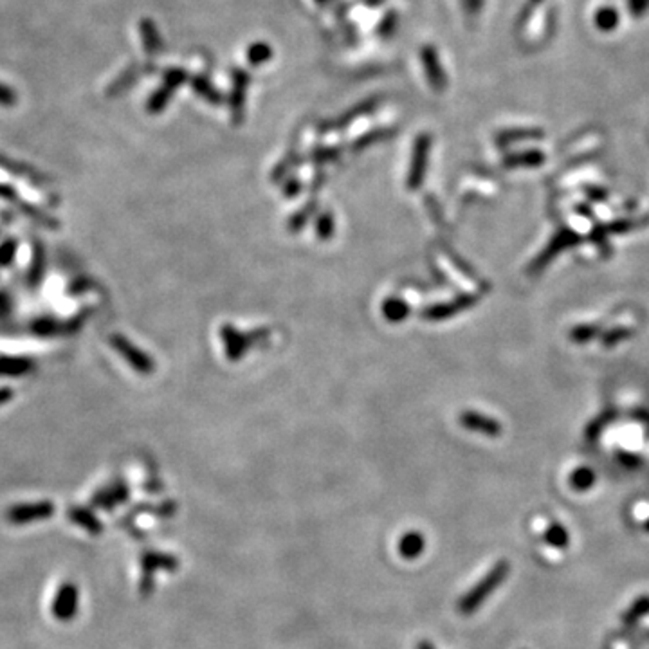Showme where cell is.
Returning <instances> with one entry per match:
<instances>
[{"mask_svg": "<svg viewBox=\"0 0 649 649\" xmlns=\"http://www.w3.org/2000/svg\"><path fill=\"white\" fill-rule=\"evenodd\" d=\"M31 368H33L31 359L0 357V374L2 375H13V377H18V375L28 374Z\"/></svg>", "mask_w": 649, "mask_h": 649, "instance_id": "cell-13", "label": "cell"}, {"mask_svg": "<svg viewBox=\"0 0 649 649\" xmlns=\"http://www.w3.org/2000/svg\"><path fill=\"white\" fill-rule=\"evenodd\" d=\"M645 531H649V521H648V525H645Z\"/></svg>", "mask_w": 649, "mask_h": 649, "instance_id": "cell-29", "label": "cell"}, {"mask_svg": "<svg viewBox=\"0 0 649 649\" xmlns=\"http://www.w3.org/2000/svg\"><path fill=\"white\" fill-rule=\"evenodd\" d=\"M401 547H402V554L409 555V558H411V555L421 554L422 538H421V536H415V534L414 536H406V538L402 539Z\"/></svg>", "mask_w": 649, "mask_h": 649, "instance_id": "cell-20", "label": "cell"}, {"mask_svg": "<svg viewBox=\"0 0 649 649\" xmlns=\"http://www.w3.org/2000/svg\"><path fill=\"white\" fill-rule=\"evenodd\" d=\"M42 267H43V255H42V251H40V249H36V255H35V262H33V267H31V279L33 282H38V278H40V274H42Z\"/></svg>", "mask_w": 649, "mask_h": 649, "instance_id": "cell-24", "label": "cell"}, {"mask_svg": "<svg viewBox=\"0 0 649 649\" xmlns=\"http://www.w3.org/2000/svg\"><path fill=\"white\" fill-rule=\"evenodd\" d=\"M543 2H545V0H528L527 6H525L523 9H534V8H538V6L543 4Z\"/></svg>", "mask_w": 649, "mask_h": 649, "instance_id": "cell-28", "label": "cell"}, {"mask_svg": "<svg viewBox=\"0 0 649 649\" xmlns=\"http://www.w3.org/2000/svg\"><path fill=\"white\" fill-rule=\"evenodd\" d=\"M316 235L321 238V240H328L331 236H334V216L331 213H321L318 216V222H316Z\"/></svg>", "mask_w": 649, "mask_h": 649, "instance_id": "cell-18", "label": "cell"}, {"mask_svg": "<svg viewBox=\"0 0 649 649\" xmlns=\"http://www.w3.org/2000/svg\"><path fill=\"white\" fill-rule=\"evenodd\" d=\"M541 6L534 9H523L521 11V16L518 20L519 28L523 29V36L528 43L536 45V43H541L543 40H547L548 33L552 29V20H554V15L552 11H541Z\"/></svg>", "mask_w": 649, "mask_h": 649, "instance_id": "cell-1", "label": "cell"}, {"mask_svg": "<svg viewBox=\"0 0 649 649\" xmlns=\"http://www.w3.org/2000/svg\"><path fill=\"white\" fill-rule=\"evenodd\" d=\"M267 334V331H256L255 334H242V332L235 331V328L224 327L222 328V339H224L226 354H228L229 359L236 361V359H240L242 355L248 352V348L253 345V341L265 338Z\"/></svg>", "mask_w": 649, "mask_h": 649, "instance_id": "cell-6", "label": "cell"}, {"mask_svg": "<svg viewBox=\"0 0 649 649\" xmlns=\"http://www.w3.org/2000/svg\"><path fill=\"white\" fill-rule=\"evenodd\" d=\"M428 152H429V138L428 135H421L415 141L414 157H411V165H409V175H408V189L415 192L421 188L422 181L426 175V165H428Z\"/></svg>", "mask_w": 649, "mask_h": 649, "instance_id": "cell-7", "label": "cell"}, {"mask_svg": "<svg viewBox=\"0 0 649 649\" xmlns=\"http://www.w3.org/2000/svg\"><path fill=\"white\" fill-rule=\"evenodd\" d=\"M595 26H597L599 31L602 33H611L621 22V16H619L617 9L611 8V6H602L595 11Z\"/></svg>", "mask_w": 649, "mask_h": 649, "instance_id": "cell-12", "label": "cell"}, {"mask_svg": "<svg viewBox=\"0 0 649 649\" xmlns=\"http://www.w3.org/2000/svg\"><path fill=\"white\" fill-rule=\"evenodd\" d=\"M16 251V242L8 240L6 244L0 245V265H9L13 262V256Z\"/></svg>", "mask_w": 649, "mask_h": 649, "instance_id": "cell-22", "label": "cell"}, {"mask_svg": "<svg viewBox=\"0 0 649 649\" xmlns=\"http://www.w3.org/2000/svg\"><path fill=\"white\" fill-rule=\"evenodd\" d=\"M471 301H472L471 298H460V299H457V301L435 305V307L426 309V311L422 312V318L428 319V321H440V319L451 318V316H455L457 312L464 311L465 307L471 305Z\"/></svg>", "mask_w": 649, "mask_h": 649, "instance_id": "cell-9", "label": "cell"}, {"mask_svg": "<svg viewBox=\"0 0 649 649\" xmlns=\"http://www.w3.org/2000/svg\"><path fill=\"white\" fill-rule=\"evenodd\" d=\"M16 103V94L6 87L4 83H0V105L2 106H13Z\"/></svg>", "mask_w": 649, "mask_h": 649, "instance_id": "cell-23", "label": "cell"}, {"mask_svg": "<svg viewBox=\"0 0 649 649\" xmlns=\"http://www.w3.org/2000/svg\"><path fill=\"white\" fill-rule=\"evenodd\" d=\"M126 498H128V489H126V485L123 484V482H118V484L112 485V487L103 489V491H99L98 494H94V498H92V505H94V507H99V509H105V511H111V509H114L116 505H119L121 501H125Z\"/></svg>", "mask_w": 649, "mask_h": 649, "instance_id": "cell-8", "label": "cell"}, {"mask_svg": "<svg viewBox=\"0 0 649 649\" xmlns=\"http://www.w3.org/2000/svg\"><path fill=\"white\" fill-rule=\"evenodd\" d=\"M55 514L52 501H35V504L13 505L6 511V519L11 525H28L35 521H43Z\"/></svg>", "mask_w": 649, "mask_h": 649, "instance_id": "cell-3", "label": "cell"}, {"mask_svg": "<svg viewBox=\"0 0 649 649\" xmlns=\"http://www.w3.org/2000/svg\"><path fill=\"white\" fill-rule=\"evenodd\" d=\"M79 594L74 582H63L52 599L51 611L60 622H71L78 615Z\"/></svg>", "mask_w": 649, "mask_h": 649, "instance_id": "cell-4", "label": "cell"}, {"mask_svg": "<svg viewBox=\"0 0 649 649\" xmlns=\"http://www.w3.org/2000/svg\"><path fill=\"white\" fill-rule=\"evenodd\" d=\"M649 615V595H642L640 599L633 602L630 610L624 614V624L633 626L640 621L642 617Z\"/></svg>", "mask_w": 649, "mask_h": 649, "instance_id": "cell-15", "label": "cell"}, {"mask_svg": "<svg viewBox=\"0 0 649 649\" xmlns=\"http://www.w3.org/2000/svg\"><path fill=\"white\" fill-rule=\"evenodd\" d=\"M460 422L467 429H472V431H476V429H478V431L485 433V435H498V431H500V428H498V424H496L494 421H491V418L484 417V415L472 414V411H469V414L462 415Z\"/></svg>", "mask_w": 649, "mask_h": 649, "instance_id": "cell-11", "label": "cell"}, {"mask_svg": "<svg viewBox=\"0 0 649 649\" xmlns=\"http://www.w3.org/2000/svg\"><path fill=\"white\" fill-rule=\"evenodd\" d=\"M111 343L135 372L148 375L155 370V365L154 361H152V357H150L148 354H145V352L139 350L138 346H135L134 343H130L126 338L116 334L111 338Z\"/></svg>", "mask_w": 649, "mask_h": 649, "instance_id": "cell-5", "label": "cell"}, {"mask_svg": "<svg viewBox=\"0 0 649 649\" xmlns=\"http://www.w3.org/2000/svg\"><path fill=\"white\" fill-rule=\"evenodd\" d=\"M11 392H9L8 388H4V389H0V404H2V402H6V401H9V399H11Z\"/></svg>", "mask_w": 649, "mask_h": 649, "instance_id": "cell-27", "label": "cell"}, {"mask_svg": "<svg viewBox=\"0 0 649 649\" xmlns=\"http://www.w3.org/2000/svg\"><path fill=\"white\" fill-rule=\"evenodd\" d=\"M594 472L588 471V469H579V471H575L570 478L572 485H574L575 489H579V491L590 487V485L594 484Z\"/></svg>", "mask_w": 649, "mask_h": 649, "instance_id": "cell-19", "label": "cell"}, {"mask_svg": "<svg viewBox=\"0 0 649 649\" xmlns=\"http://www.w3.org/2000/svg\"><path fill=\"white\" fill-rule=\"evenodd\" d=\"M424 63L426 69H428V74L431 78V83L435 85V89L440 91L442 87H444V74H442V69L437 62V56L433 51H426L424 52Z\"/></svg>", "mask_w": 649, "mask_h": 649, "instance_id": "cell-16", "label": "cell"}, {"mask_svg": "<svg viewBox=\"0 0 649 649\" xmlns=\"http://www.w3.org/2000/svg\"><path fill=\"white\" fill-rule=\"evenodd\" d=\"M507 574H509V562L507 561L498 562L494 570H492L491 574H489L487 577H485L484 581L478 584V587L472 588L471 594H469L467 597L460 602V610L464 611V614H469V611L476 610L478 604H480V602L484 601V599L487 597V595L491 594L496 587H500L501 581L507 577Z\"/></svg>", "mask_w": 649, "mask_h": 649, "instance_id": "cell-2", "label": "cell"}, {"mask_svg": "<svg viewBox=\"0 0 649 649\" xmlns=\"http://www.w3.org/2000/svg\"><path fill=\"white\" fill-rule=\"evenodd\" d=\"M299 182L298 181H291V184H287V188L284 189V193L285 195H289V197H294L296 193H299Z\"/></svg>", "mask_w": 649, "mask_h": 649, "instance_id": "cell-26", "label": "cell"}, {"mask_svg": "<svg viewBox=\"0 0 649 649\" xmlns=\"http://www.w3.org/2000/svg\"><path fill=\"white\" fill-rule=\"evenodd\" d=\"M628 2H630V8L631 11H633V15L637 16H640L642 13L645 11V8H648V0H628Z\"/></svg>", "mask_w": 649, "mask_h": 649, "instance_id": "cell-25", "label": "cell"}, {"mask_svg": "<svg viewBox=\"0 0 649 649\" xmlns=\"http://www.w3.org/2000/svg\"><path fill=\"white\" fill-rule=\"evenodd\" d=\"M545 539H547L548 545H552L555 548H567L568 543H570V536H568L567 528L558 523H554L545 532Z\"/></svg>", "mask_w": 649, "mask_h": 649, "instance_id": "cell-17", "label": "cell"}, {"mask_svg": "<svg viewBox=\"0 0 649 649\" xmlns=\"http://www.w3.org/2000/svg\"><path fill=\"white\" fill-rule=\"evenodd\" d=\"M312 211H314V202H311V204H309V208H307V209H303V211L296 213L294 218H292L291 224H289V228H291V231H292V233H296L299 228H301V226L307 224V222H309V215H311Z\"/></svg>", "mask_w": 649, "mask_h": 649, "instance_id": "cell-21", "label": "cell"}, {"mask_svg": "<svg viewBox=\"0 0 649 649\" xmlns=\"http://www.w3.org/2000/svg\"><path fill=\"white\" fill-rule=\"evenodd\" d=\"M382 314H384V318L388 319L389 323L404 321L409 314L408 303L402 301V299H399V298L386 299L384 305H382Z\"/></svg>", "mask_w": 649, "mask_h": 649, "instance_id": "cell-14", "label": "cell"}, {"mask_svg": "<svg viewBox=\"0 0 649 649\" xmlns=\"http://www.w3.org/2000/svg\"><path fill=\"white\" fill-rule=\"evenodd\" d=\"M69 521L76 523L78 527L85 528L87 532H91L92 536H98L103 532V525L98 518L94 516V512L89 511L85 507H71L67 511Z\"/></svg>", "mask_w": 649, "mask_h": 649, "instance_id": "cell-10", "label": "cell"}]
</instances>
